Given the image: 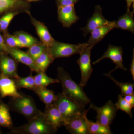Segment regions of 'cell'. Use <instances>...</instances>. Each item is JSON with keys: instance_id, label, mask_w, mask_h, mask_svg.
Segmentation results:
<instances>
[{"instance_id": "obj_31", "label": "cell", "mask_w": 134, "mask_h": 134, "mask_svg": "<svg viewBox=\"0 0 134 134\" xmlns=\"http://www.w3.org/2000/svg\"><path fill=\"white\" fill-rule=\"evenodd\" d=\"M4 41L6 44L9 47L15 48L24 47L23 46L15 36L6 34L5 36Z\"/></svg>"}, {"instance_id": "obj_10", "label": "cell", "mask_w": 134, "mask_h": 134, "mask_svg": "<svg viewBox=\"0 0 134 134\" xmlns=\"http://www.w3.org/2000/svg\"><path fill=\"white\" fill-rule=\"evenodd\" d=\"M87 114L70 120L64 126L70 133L89 134L87 122Z\"/></svg>"}, {"instance_id": "obj_19", "label": "cell", "mask_w": 134, "mask_h": 134, "mask_svg": "<svg viewBox=\"0 0 134 134\" xmlns=\"http://www.w3.org/2000/svg\"><path fill=\"white\" fill-rule=\"evenodd\" d=\"M134 11L127 10L122 16L120 17L116 21H114L115 28L128 31L134 33Z\"/></svg>"}, {"instance_id": "obj_22", "label": "cell", "mask_w": 134, "mask_h": 134, "mask_svg": "<svg viewBox=\"0 0 134 134\" xmlns=\"http://www.w3.org/2000/svg\"><path fill=\"white\" fill-rule=\"evenodd\" d=\"M0 125L10 129L13 127V122L8 106L3 103H0Z\"/></svg>"}, {"instance_id": "obj_37", "label": "cell", "mask_w": 134, "mask_h": 134, "mask_svg": "<svg viewBox=\"0 0 134 134\" xmlns=\"http://www.w3.org/2000/svg\"><path fill=\"white\" fill-rule=\"evenodd\" d=\"M27 1L29 2H32L33 1H38V0H27Z\"/></svg>"}, {"instance_id": "obj_23", "label": "cell", "mask_w": 134, "mask_h": 134, "mask_svg": "<svg viewBox=\"0 0 134 134\" xmlns=\"http://www.w3.org/2000/svg\"><path fill=\"white\" fill-rule=\"evenodd\" d=\"M87 126L89 134H112L110 128L101 125L97 121L92 122L87 120Z\"/></svg>"}, {"instance_id": "obj_15", "label": "cell", "mask_w": 134, "mask_h": 134, "mask_svg": "<svg viewBox=\"0 0 134 134\" xmlns=\"http://www.w3.org/2000/svg\"><path fill=\"white\" fill-rule=\"evenodd\" d=\"M8 53L15 60L29 66L32 71L37 73L40 72L36 66L35 61L27 52H23L18 48L9 47Z\"/></svg>"}, {"instance_id": "obj_34", "label": "cell", "mask_w": 134, "mask_h": 134, "mask_svg": "<svg viewBox=\"0 0 134 134\" xmlns=\"http://www.w3.org/2000/svg\"><path fill=\"white\" fill-rule=\"evenodd\" d=\"M124 99L129 103L132 108L134 107V94L128 95L123 97Z\"/></svg>"}, {"instance_id": "obj_20", "label": "cell", "mask_w": 134, "mask_h": 134, "mask_svg": "<svg viewBox=\"0 0 134 134\" xmlns=\"http://www.w3.org/2000/svg\"><path fill=\"white\" fill-rule=\"evenodd\" d=\"M33 91L46 106L52 104L57 99V95L54 92L47 89L46 87H36Z\"/></svg>"}, {"instance_id": "obj_36", "label": "cell", "mask_w": 134, "mask_h": 134, "mask_svg": "<svg viewBox=\"0 0 134 134\" xmlns=\"http://www.w3.org/2000/svg\"><path fill=\"white\" fill-rule=\"evenodd\" d=\"M126 1L127 7V10H130V9L132 3L134 2V0H126Z\"/></svg>"}, {"instance_id": "obj_1", "label": "cell", "mask_w": 134, "mask_h": 134, "mask_svg": "<svg viewBox=\"0 0 134 134\" xmlns=\"http://www.w3.org/2000/svg\"><path fill=\"white\" fill-rule=\"evenodd\" d=\"M58 79L62 86V93L65 96L83 107L90 103V99L84 91L83 86L74 81L62 67L58 68Z\"/></svg>"}, {"instance_id": "obj_6", "label": "cell", "mask_w": 134, "mask_h": 134, "mask_svg": "<svg viewBox=\"0 0 134 134\" xmlns=\"http://www.w3.org/2000/svg\"><path fill=\"white\" fill-rule=\"evenodd\" d=\"M90 108L97 112V121L109 128L112 123L113 120L115 119L118 110L115 104L111 100H109L105 105L100 107H97L91 103Z\"/></svg>"}, {"instance_id": "obj_8", "label": "cell", "mask_w": 134, "mask_h": 134, "mask_svg": "<svg viewBox=\"0 0 134 134\" xmlns=\"http://www.w3.org/2000/svg\"><path fill=\"white\" fill-rule=\"evenodd\" d=\"M122 55L123 50L121 47L110 45L108 46L107 50L104 54L100 58H99L98 59L93 62V64L95 65L104 59L109 58L116 65L115 68L109 72L110 74H111L112 72L118 68L124 71H126L127 70V69L123 65Z\"/></svg>"}, {"instance_id": "obj_35", "label": "cell", "mask_w": 134, "mask_h": 134, "mask_svg": "<svg viewBox=\"0 0 134 134\" xmlns=\"http://www.w3.org/2000/svg\"><path fill=\"white\" fill-rule=\"evenodd\" d=\"M130 72L132 75L133 79H134V51H133V55L132 56V63H131V66L130 69Z\"/></svg>"}, {"instance_id": "obj_33", "label": "cell", "mask_w": 134, "mask_h": 134, "mask_svg": "<svg viewBox=\"0 0 134 134\" xmlns=\"http://www.w3.org/2000/svg\"><path fill=\"white\" fill-rule=\"evenodd\" d=\"M9 47L5 43L4 38L0 34V51L3 53H8Z\"/></svg>"}, {"instance_id": "obj_32", "label": "cell", "mask_w": 134, "mask_h": 134, "mask_svg": "<svg viewBox=\"0 0 134 134\" xmlns=\"http://www.w3.org/2000/svg\"><path fill=\"white\" fill-rule=\"evenodd\" d=\"M78 0H58L57 4L58 7L67 5H74Z\"/></svg>"}, {"instance_id": "obj_11", "label": "cell", "mask_w": 134, "mask_h": 134, "mask_svg": "<svg viewBox=\"0 0 134 134\" xmlns=\"http://www.w3.org/2000/svg\"><path fill=\"white\" fill-rule=\"evenodd\" d=\"M110 22L103 16L102 9L100 6H97L93 15L88 20L86 26L81 29V30L83 32L84 36L85 37L94 29L99 26L108 24Z\"/></svg>"}, {"instance_id": "obj_25", "label": "cell", "mask_w": 134, "mask_h": 134, "mask_svg": "<svg viewBox=\"0 0 134 134\" xmlns=\"http://www.w3.org/2000/svg\"><path fill=\"white\" fill-rule=\"evenodd\" d=\"M104 75L109 77L116 84L117 86L119 87L121 90V95L122 97L126 95L134 94L133 83L129 82H120L118 81L111 75V74L110 73L104 74Z\"/></svg>"}, {"instance_id": "obj_9", "label": "cell", "mask_w": 134, "mask_h": 134, "mask_svg": "<svg viewBox=\"0 0 134 134\" xmlns=\"http://www.w3.org/2000/svg\"><path fill=\"white\" fill-rule=\"evenodd\" d=\"M58 14L59 21L65 28H69L79 19L76 14L74 5L58 7Z\"/></svg>"}, {"instance_id": "obj_3", "label": "cell", "mask_w": 134, "mask_h": 134, "mask_svg": "<svg viewBox=\"0 0 134 134\" xmlns=\"http://www.w3.org/2000/svg\"><path fill=\"white\" fill-rule=\"evenodd\" d=\"M10 129L12 133L18 134H52L57 131L47 121L43 112L25 125Z\"/></svg>"}, {"instance_id": "obj_2", "label": "cell", "mask_w": 134, "mask_h": 134, "mask_svg": "<svg viewBox=\"0 0 134 134\" xmlns=\"http://www.w3.org/2000/svg\"><path fill=\"white\" fill-rule=\"evenodd\" d=\"M8 107L12 111L24 116L28 121L42 112L37 108L31 97L22 93L19 97H12Z\"/></svg>"}, {"instance_id": "obj_12", "label": "cell", "mask_w": 134, "mask_h": 134, "mask_svg": "<svg viewBox=\"0 0 134 134\" xmlns=\"http://www.w3.org/2000/svg\"><path fill=\"white\" fill-rule=\"evenodd\" d=\"M43 113L47 121L56 130L64 126L65 121L54 103L50 105L46 106Z\"/></svg>"}, {"instance_id": "obj_28", "label": "cell", "mask_w": 134, "mask_h": 134, "mask_svg": "<svg viewBox=\"0 0 134 134\" xmlns=\"http://www.w3.org/2000/svg\"><path fill=\"white\" fill-rule=\"evenodd\" d=\"M47 48L43 43H36L29 47L26 52L35 61Z\"/></svg>"}, {"instance_id": "obj_18", "label": "cell", "mask_w": 134, "mask_h": 134, "mask_svg": "<svg viewBox=\"0 0 134 134\" xmlns=\"http://www.w3.org/2000/svg\"><path fill=\"white\" fill-rule=\"evenodd\" d=\"M115 28L114 21L110 22L108 24L98 27L91 32V34L86 44L88 46L94 47L101 41L107 34Z\"/></svg>"}, {"instance_id": "obj_17", "label": "cell", "mask_w": 134, "mask_h": 134, "mask_svg": "<svg viewBox=\"0 0 134 134\" xmlns=\"http://www.w3.org/2000/svg\"><path fill=\"white\" fill-rule=\"evenodd\" d=\"M0 69L2 74L14 79L19 77L17 72V64L15 61L6 55H2L0 58Z\"/></svg>"}, {"instance_id": "obj_14", "label": "cell", "mask_w": 134, "mask_h": 134, "mask_svg": "<svg viewBox=\"0 0 134 134\" xmlns=\"http://www.w3.org/2000/svg\"><path fill=\"white\" fill-rule=\"evenodd\" d=\"M27 4L25 0H0V14L11 12L30 14Z\"/></svg>"}, {"instance_id": "obj_27", "label": "cell", "mask_w": 134, "mask_h": 134, "mask_svg": "<svg viewBox=\"0 0 134 134\" xmlns=\"http://www.w3.org/2000/svg\"><path fill=\"white\" fill-rule=\"evenodd\" d=\"M15 36L17 38L24 47L29 48L34 44L40 43L37 39L31 35L23 32H17Z\"/></svg>"}, {"instance_id": "obj_24", "label": "cell", "mask_w": 134, "mask_h": 134, "mask_svg": "<svg viewBox=\"0 0 134 134\" xmlns=\"http://www.w3.org/2000/svg\"><path fill=\"white\" fill-rule=\"evenodd\" d=\"M36 87H46L51 84L59 82L58 79H53L47 76L45 72L40 71L34 77Z\"/></svg>"}, {"instance_id": "obj_29", "label": "cell", "mask_w": 134, "mask_h": 134, "mask_svg": "<svg viewBox=\"0 0 134 134\" xmlns=\"http://www.w3.org/2000/svg\"><path fill=\"white\" fill-rule=\"evenodd\" d=\"M115 104L118 110H121L128 114L130 118L133 117V113L132 112L133 108L129 103L124 99L121 95L118 96V100Z\"/></svg>"}, {"instance_id": "obj_16", "label": "cell", "mask_w": 134, "mask_h": 134, "mask_svg": "<svg viewBox=\"0 0 134 134\" xmlns=\"http://www.w3.org/2000/svg\"><path fill=\"white\" fill-rule=\"evenodd\" d=\"M31 20L32 24L35 27L37 33L43 44L47 47L52 45L55 40L51 36L48 29L44 24L33 18L31 15Z\"/></svg>"}, {"instance_id": "obj_21", "label": "cell", "mask_w": 134, "mask_h": 134, "mask_svg": "<svg viewBox=\"0 0 134 134\" xmlns=\"http://www.w3.org/2000/svg\"><path fill=\"white\" fill-rule=\"evenodd\" d=\"M54 60L47 48L37 58L35 62L36 66L40 71L45 72L48 67Z\"/></svg>"}, {"instance_id": "obj_4", "label": "cell", "mask_w": 134, "mask_h": 134, "mask_svg": "<svg viewBox=\"0 0 134 134\" xmlns=\"http://www.w3.org/2000/svg\"><path fill=\"white\" fill-rule=\"evenodd\" d=\"M54 103L61 114L65 124L70 120L88 113L90 110H85V107L67 97L62 93L57 95V99Z\"/></svg>"}, {"instance_id": "obj_38", "label": "cell", "mask_w": 134, "mask_h": 134, "mask_svg": "<svg viewBox=\"0 0 134 134\" xmlns=\"http://www.w3.org/2000/svg\"><path fill=\"white\" fill-rule=\"evenodd\" d=\"M0 134H1V132H0Z\"/></svg>"}, {"instance_id": "obj_26", "label": "cell", "mask_w": 134, "mask_h": 134, "mask_svg": "<svg viewBox=\"0 0 134 134\" xmlns=\"http://www.w3.org/2000/svg\"><path fill=\"white\" fill-rule=\"evenodd\" d=\"M16 84L18 88H24L34 90L36 88L34 77L32 75L25 77H19L17 79H15Z\"/></svg>"}, {"instance_id": "obj_7", "label": "cell", "mask_w": 134, "mask_h": 134, "mask_svg": "<svg viewBox=\"0 0 134 134\" xmlns=\"http://www.w3.org/2000/svg\"><path fill=\"white\" fill-rule=\"evenodd\" d=\"M93 47V46L88 45L85 47L79 54L80 57L77 61L81 75V81L79 84L83 87L87 85L93 71L91 60V51Z\"/></svg>"}, {"instance_id": "obj_5", "label": "cell", "mask_w": 134, "mask_h": 134, "mask_svg": "<svg viewBox=\"0 0 134 134\" xmlns=\"http://www.w3.org/2000/svg\"><path fill=\"white\" fill-rule=\"evenodd\" d=\"M88 45L86 43L72 44L55 41L52 45L48 48L50 54L54 60L57 58L79 54L83 48Z\"/></svg>"}, {"instance_id": "obj_30", "label": "cell", "mask_w": 134, "mask_h": 134, "mask_svg": "<svg viewBox=\"0 0 134 134\" xmlns=\"http://www.w3.org/2000/svg\"><path fill=\"white\" fill-rule=\"evenodd\" d=\"M19 13L18 12H8L0 18V29L3 31H6L12 19Z\"/></svg>"}, {"instance_id": "obj_13", "label": "cell", "mask_w": 134, "mask_h": 134, "mask_svg": "<svg viewBox=\"0 0 134 134\" xmlns=\"http://www.w3.org/2000/svg\"><path fill=\"white\" fill-rule=\"evenodd\" d=\"M15 79L2 74L0 76V93L2 97L10 96L12 97H19Z\"/></svg>"}]
</instances>
